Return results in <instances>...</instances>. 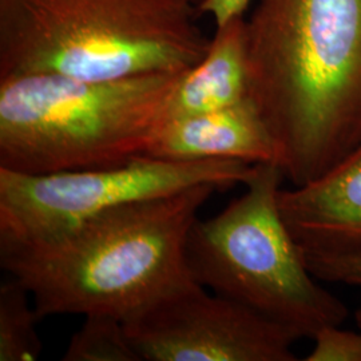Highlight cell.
I'll list each match as a JSON object with an SVG mask.
<instances>
[{
	"mask_svg": "<svg viewBox=\"0 0 361 361\" xmlns=\"http://www.w3.org/2000/svg\"><path fill=\"white\" fill-rule=\"evenodd\" d=\"M246 25L250 98L301 186L361 141V0H257Z\"/></svg>",
	"mask_w": 361,
	"mask_h": 361,
	"instance_id": "obj_1",
	"label": "cell"
},
{
	"mask_svg": "<svg viewBox=\"0 0 361 361\" xmlns=\"http://www.w3.org/2000/svg\"><path fill=\"white\" fill-rule=\"evenodd\" d=\"M214 192L213 185H197L107 210L47 243L0 247L1 268L26 286L40 319L125 320L192 279L186 238Z\"/></svg>",
	"mask_w": 361,
	"mask_h": 361,
	"instance_id": "obj_2",
	"label": "cell"
},
{
	"mask_svg": "<svg viewBox=\"0 0 361 361\" xmlns=\"http://www.w3.org/2000/svg\"><path fill=\"white\" fill-rule=\"evenodd\" d=\"M183 0H0V78L180 74L207 51Z\"/></svg>",
	"mask_w": 361,
	"mask_h": 361,
	"instance_id": "obj_3",
	"label": "cell"
},
{
	"mask_svg": "<svg viewBox=\"0 0 361 361\" xmlns=\"http://www.w3.org/2000/svg\"><path fill=\"white\" fill-rule=\"evenodd\" d=\"M180 74L0 78V168L40 176L146 155Z\"/></svg>",
	"mask_w": 361,
	"mask_h": 361,
	"instance_id": "obj_4",
	"label": "cell"
},
{
	"mask_svg": "<svg viewBox=\"0 0 361 361\" xmlns=\"http://www.w3.org/2000/svg\"><path fill=\"white\" fill-rule=\"evenodd\" d=\"M284 178L277 164H258L245 192L212 219L193 222L185 245L195 283L313 338L348 316L341 300L310 273L279 205Z\"/></svg>",
	"mask_w": 361,
	"mask_h": 361,
	"instance_id": "obj_5",
	"label": "cell"
},
{
	"mask_svg": "<svg viewBox=\"0 0 361 361\" xmlns=\"http://www.w3.org/2000/svg\"><path fill=\"white\" fill-rule=\"evenodd\" d=\"M253 169L240 161L149 155L110 168L40 176L0 168V247L47 243L107 210L197 185L228 190L244 185Z\"/></svg>",
	"mask_w": 361,
	"mask_h": 361,
	"instance_id": "obj_6",
	"label": "cell"
},
{
	"mask_svg": "<svg viewBox=\"0 0 361 361\" xmlns=\"http://www.w3.org/2000/svg\"><path fill=\"white\" fill-rule=\"evenodd\" d=\"M146 361H295L288 329L193 279L123 320Z\"/></svg>",
	"mask_w": 361,
	"mask_h": 361,
	"instance_id": "obj_7",
	"label": "cell"
},
{
	"mask_svg": "<svg viewBox=\"0 0 361 361\" xmlns=\"http://www.w3.org/2000/svg\"><path fill=\"white\" fill-rule=\"evenodd\" d=\"M279 205L302 250L361 249V141L322 176L281 189Z\"/></svg>",
	"mask_w": 361,
	"mask_h": 361,
	"instance_id": "obj_8",
	"label": "cell"
},
{
	"mask_svg": "<svg viewBox=\"0 0 361 361\" xmlns=\"http://www.w3.org/2000/svg\"><path fill=\"white\" fill-rule=\"evenodd\" d=\"M146 155L168 161H240L277 164L279 149L264 116L250 99L165 122Z\"/></svg>",
	"mask_w": 361,
	"mask_h": 361,
	"instance_id": "obj_9",
	"label": "cell"
},
{
	"mask_svg": "<svg viewBox=\"0 0 361 361\" xmlns=\"http://www.w3.org/2000/svg\"><path fill=\"white\" fill-rule=\"evenodd\" d=\"M250 99L245 15L216 26L205 55L180 73L169 97L165 122L226 109Z\"/></svg>",
	"mask_w": 361,
	"mask_h": 361,
	"instance_id": "obj_10",
	"label": "cell"
},
{
	"mask_svg": "<svg viewBox=\"0 0 361 361\" xmlns=\"http://www.w3.org/2000/svg\"><path fill=\"white\" fill-rule=\"evenodd\" d=\"M40 320L26 286L8 276L0 284V361H35L42 353Z\"/></svg>",
	"mask_w": 361,
	"mask_h": 361,
	"instance_id": "obj_11",
	"label": "cell"
},
{
	"mask_svg": "<svg viewBox=\"0 0 361 361\" xmlns=\"http://www.w3.org/2000/svg\"><path fill=\"white\" fill-rule=\"evenodd\" d=\"M63 361H140L123 320L111 314H89L73 335Z\"/></svg>",
	"mask_w": 361,
	"mask_h": 361,
	"instance_id": "obj_12",
	"label": "cell"
},
{
	"mask_svg": "<svg viewBox=\"0 0 361 361\" xmlns=\"http://www.w3.org/2000/svg\"><path fill=\"white\" fill-rule=\"evenodd\" d=\"M302 255L308 269L317 280L361 288V249L344 252L302 250Z\"/></svg>",
	"mask_w": 361,
	"mask_h": 361,
	"instance_id": "obj_13",
	"label": "cell"
},
{
	"mask_svg": "<svg viewBox=\"0 0 361 361\" xmlns=\"http://www.w3.org/2000/svg\"><path fill=\"white\" fill-rule=\"evenodd\" d=\"M312 340L314 345L307 361H361V334L326 325Z\"/></svg>",
	"mask_w": 361,
	"mask_h": 361,
	"instance_id": "obj_14",
	"label": "cell"
},
{
	"mask_svg": "<svg viewBox=\"0 0 361 361\" xmlns=\"http://www.w3.org/2000/svg\"><path fill=\"white\" fill-rule=\"evenodd\" d=\"M183 1L189 3L190 6H193V7H195L197 10H200V7H201L205 1H207V0H183Z\"/></svg>",
	"mask_w": 361,
	"mask_h": 361,
	"instance_id": "obj_15",
	"label": "cell"
},
{
	"mask_svg": "<svg viewBox=\"0 0 361 361\" xmlns=\"http://www.w3.org/2000/svg\"><path fill=\"white\" fill-rule=\"evenodd\" d=\"M229 1L237 6H245L247 3H250V0H229Z\"/></svg>",
	"mask_w": 361,
	"mask_h": 361,
	"instance_id": "obj_16",
	"label": "cell"
},
{
	"mask_svg": "<svg viewBox=\"0 0 361 361\" xmlns=\"http://www.w3.org/2000/svg\"><path fill=\"white\" fill-rule=\"evenodd\" d=\"M355 317H356L357 325L361 328V304L360 307H359V310H356V313H355Z\"/></svg>",
	"mask_w": 361,
	"mask_h": 361,
	"instance_id": "obj_17",
	"label": "cell"
}]
</instances>
